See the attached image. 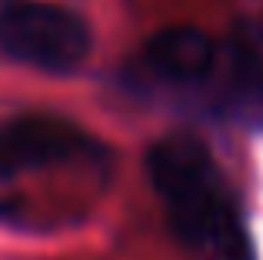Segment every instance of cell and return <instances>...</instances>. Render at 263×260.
I'll list each match as a JSON object with an SVG mask.
<instances>
[{
	"label": "cell",
	"mask_w": 263,
	"mask_h": 260,
	"mask_svg": "<svg viewBox=\"0 0 263 260\" xmlns=\"http://www.w3.org/2000/svg\"><path fill=\"white\" fill-rule=\"evenodd\" d=\"M147 174L163 200L170 230L190 247L227 244L237 234L233 207L210 150L193 137H167L147 157Z\"/></svg>",
	"instance_id": "cell-1"
},
{
	"label": "cell",
	"mask_w": 263,
	"mask_h": 260,
	"mask_svg": "<svg viewBox=\"0 0 263 260\" xmlns=\"http://www.w3.org/2000/svg\"><path fill=\"white\" fill-rule=\"evenodd\" d=\"M0 47L37 70L70 73L90 53V30L67 7L40 0L10 4L0 13Z\"/></svg>",
	"instance_id": "cell-2"
},
{
	"label": "cell",
	"mask_w": 263,
	"mask_h": 260,
	"mask_svg": "<svg viewBox=\"0 0 263 260\" xmlns=\"http://www.w3.org/2000/svg\"><path fill=\"white\" fill-rule=\"evenodd\" d=\"M90 147H93L90 137L64 117H44V114L13 117L0 127V177L64 163L70 157L87 154Z\"/></svg>",
	"instance_id": "cell-3"
},
{
	"label": "cell",
	"mask_w": 263,
	"mask_h": 260,
	"mask_svg": "<svg viewBox=\"0 0 263 260\" xmlns=\"http://www.w3.org/2000/svg\"><path fill=\"white\" fill-rule=\"evenodd\" d=\"M143 57L157 77L174 80V84H193L210 73L217 50H213V40L197 27H167L150 37Z\"/></svg>",
	"instance_id": "cell-4"
},
{
	"label": "cell",
	"mask_w": 263,
	"mask_h": 260,
	"mask_svg": "<svg viewBox=\"0 0 263 260\" xmlns=\"http://www.w3.org/2000/svg\"><path fill=\"white\" fill-rule=\"evenodd\" d=\"M230 94L240 107L263 100V44L253 30H240L230 40Z\"/></svg>",
	"instance_id": "cell-5"
}]
</instances>
